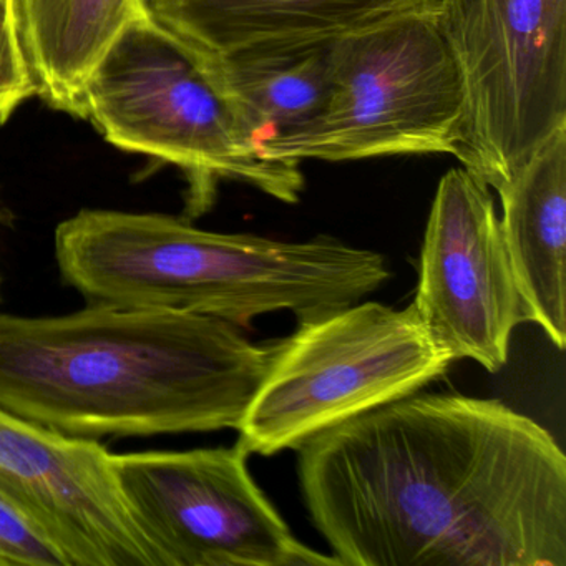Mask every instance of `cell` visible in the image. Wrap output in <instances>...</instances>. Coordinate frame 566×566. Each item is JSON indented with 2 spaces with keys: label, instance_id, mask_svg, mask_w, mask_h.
I'll return each instance as SVG.
<instances>
[{
  "label": "cell",
  "instance_id": "6da1fadb",
  "mask_svg": "<svg viewBox=\"0 0 566 566\" xmlns=\"http://www.w3.org/2000/svg\"><path fill=\"white\" fill-rule=\"evenodd\" d=\"M340 566H566V457L496 399L412 394L297 449Z\"/></svg>",
  "mask_w": 566,
  "mask_h": 566
},
{
  "label": "cell",
  "instance_id": "7a4b0ae2",
  "mask_svg": "<svg viewBox=\"0 0 566 566\" xmlns=\"http://www.w3.org/2000/svg\"><path fill=\"white\" fill-rule=\"evenodd\" d=\"M273 356L180 311L0 314V407L72 439L238 430Z\"/></svg>",
  "mask_w": 566,
  "mask_h": 566
},
{
  "label": "cell",
  "instance_id": "3957f363",
  "mask_svg": "<svg viewBox=\"0 0 566 566\" xmlns=\"http://www.w3.org/2000/svg\"><path fill=\"white\" fill-rule=\"evenodd\" d=\"M55 260L87 304L180 311L238 327L280 311L311 323L359 303L390 277L382 254L336 238L290 243L112 210L62 221Z\"/></svg>",
  "mask_w": 566,
  "mask_h": 566
},
{
  "label": "cell",
  "instance_id": "277c9868",
  "mask_svg": "<svg viewBox=\"0 0 566 566\" xmlns=\"http://www.w3.org/2000/svg\"><path fill=\"white\" fill-rule=\"evenodd\" d=\"M84 118L115 147L175 165L190 184V211L211 207L221 180L241 181L296 203L301 167L248 148L210 61L142 14L85 81Z\"/></svg>",
  "mask_w": 566,
  "mask_h": 566
},
{
  "label": "cell",
  "instance_id": "5b68a950",
  "mask_svg": "<svg viewBox=\"0 0 566 566\" xmlns=\"http://www.w3.org/2000/svg\"><path fill=\"white\" fill-rule=\"evenodd\" d=\"M439 2L329 42L323 107L300 127L266 142L260 157L297 165L392 155L455 157L465 94Z\"/></svg>",
  "mask_w": 566,
  "mask_h": 566
},
{
  "label": "cell",
  "instance_id": "8992f818",
  "mask_svg": "<svg viewBox=\"0 0 566 566\" xmlns=\"http://www.w3.org/2000/svg\"><path fill=\"white\" fill-rule=\"evenodd\" d=\"M452 357L416 307L356 303L274 343V356L238 432L251 455L297 450L317 433L419 392Z\"/></svg>",
  "mask_w": 566,
  "mask_h": 566
},
{
  "label": "cell",
  "instance_id": "52a82bcc",
  "mask_svg": "<svg viewBox=\"0 0 566 566\" xmlns=\"http://www.w3.org/2000/svg\"><path fill=\"white\" fill-rule=\"evenodd\" d=\"M465 94L462 167L499 191L566 125V0H440Z\"/></svg>",
  "mask_w": 566,
  "mask_h": 566
},
{
  "label": "cell",
  "instance_id": "ba28073f",
  "mask_svg": "<svg viewBox=\"0 0 566 566\" xmlns=\"http://www.w3.org/2000/svg\"><path fill=\"white\" fill-rule=\"evenodd\" d=\"M247 460L237 443L112 453L111 470L161 566H339L291 533Z\"/></svg>",
  "mask_w": 566,
  "mask_h": 566
},
{
  "label": "cell",
  "instance_id": "9c48e42d",
  "mask_svg": "<svg viewBox=\"0 0 566 566\" xmlns=\"http://www.w3.org/2000/svg\"><path fill=\"white\" fill-rule=\"evenodd\" d=\"M412 306L440 347L499 373L525 323L492 191L465 167L443 175L427 221Z\"/></svg>",
  "mask_w": 566,
  "mask_h": 566
},
{
  "label": "cell",
  "instance_id": "30bf717a",
  "mask_svg": "<svg viewBox=\"0 0 566 566\" xmlns=\"http://www.w3.org/2000/svg\"><path fill=\"white\" fill-rule=\"evenodd\" d=\"M98 440L61 436L0 407V493L67 566H161L132 518Z\"/></svg>",
  "mask_w": 566,
  "mask_h": 566
},
{
  "label": "cell",
  "instance_id": "8fae6325",
  "mask_svg": "<svg viewBox=\"0 0 566 566\" xmlns=\"http://www.w3.org/2000/svg\"><path fill=\"white\" fill-rule=\"evenodd\" d=\"M439 0H142L145 15L207 59L296 51Z\"/></svg>",
  "mask_w": 566,
  "mask_h": 566
},
{
  "label": "cell",
  "instance_id": "7c38bea8",
  "mask_svg": "<svg viewBox=\"0 0 566 566\" xmlns=\"http://www.w3.org/2000/svg\"><path fill=\"white\" fill-rule=\"evenodd\" d=\"M525 323L566 344V125L496 191Z\"/></svg>",
  "mask_w": 566,
  "mask_h": 566
},
{
  "label": "cell",
  "instance_id": "4fadbf2b",
  "mask_svg": "<svg viewBox=\"0 0 566 566\" xmlns=\"http://www.w3.org/2000/svg\"><path fill=\"white\" fill-rule=\"evenodd\" d=\"M35 94L84 117L85 81L134 19L142 0H12Z\"/></svg>",
  "mask_w": 566,
  "mask_h": 566
},
{
  "label": "cell",
  "instance_id": "5bb4252c",
  "mask_svg": "<svg viewBox=\"0 0 566 566\" xmlns=\"http://www.w3.org/2000/svg\"><path fill=\"white\" fill-rule=\"evenodd\" d=\"M208 61L258 157L266 142L313 118L327 97V44Z\"/></svg>",
  "mask_w": 566,
  "mask_h": 566
},
{
  "label": "cell",
  "instance_id": "9a60e30c",
  "mask_svg": "<svg viewBox=\"0 0 566 566\" xmlns=\"http://www.w3.org/2000/svg\"><path fill=\"white\" fill-rule=\"evenodd\" d=\"M0 566H67L54 543L0 493Z\"/></svg>",
  "mask_w": 566,
  "mask_h": 566
},
{
  "label": "cell",
  "instance_id": "2e32d148",
  "mask_svg": "<svg viewBox=\"0 0 566 566\" xmlns=\"http://www.w3.org/2000/svg\"><path fill=\"white\" fill-rule=\"evenodd\" d=\"M35 95L34 78L22 49L12 0H0V124Z\"/></svg>",
  "mask_w": 566,
  "mask_h": 566
}]
</instances>
